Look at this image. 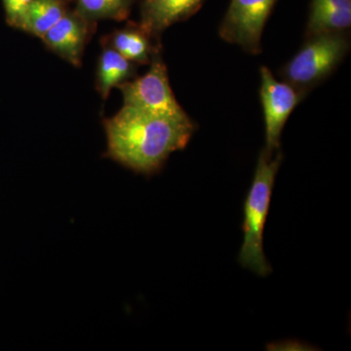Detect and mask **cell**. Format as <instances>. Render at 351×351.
Instances as JSON below:
<instances>
[{
    "instance_id": "8",
    "label": "cell",
    "mask_w": 351,
    "mask_h": 351,
    "mask_svg": "<svg viewBox=\"0 0 351 351\" xmlns=\"http://www.w3.org/2000/svg\"><path fill=\"white\" fill-rule=\"evenodd\" d=\"M205 0H144L141 27L149 36L160 34L199 10Z\"/></svg>"
},
{
    "instance_id": "11",
    "label": "cell",
    "mask_w": 351,
    "mask_h": 351,
    "mask_svg": "<svg viewBox=\"0 0 351 351\" xmlns=\"http://www.w3.org/2000/svg\"><path fill=\"white\" fill-rule=\"evenodd\" d=\"M149 38L141 25L128 27L113 32L110 46L133 64H147L152 55Z\"/></svg>"
},
{
    "instance_id": "10",
    "label": "cell",
    "mask_w": 351,
    "mask_h": 351,
    "mask_svg": "<svg viewBox=\"0 0 351 351\" xmlns=\"http://www.w3.org/2000/svg\"><path fill=\"white\" fill-rule=\"evenodd\" d=\"M134 64L122 57L112 46L106 45L99 57L96 73L97 90L104 100L113 88L119 87L133 75Z\"/></svg>"
},
{
    "instance_id": "1",
    "label": "cell",
    "mask_w": 351,
    "mask_h": 351,
    "mask_svg": "<svg viewBox=\"0 0 351 351\" xmlns=\"http://www.w3.org/2000/svg\"><path fill=\"white\" fill-rule=\"evenodd\" d=\"M108 156L143 174L160 169L171 154L188 145L195 124L124 106L105 120Z\"/></svg>"
},
{
    "instance_id": "14",
    "label": "cell",
    "mask_w": 351,
    "mask_h": 351,
    "mask_svg": "<svg viewBox=\"0 0 351 351\" xmlns=\"http://www.w3.org/2000/svg\"><path fill=\"white\" fill-rule=\"evenodd\" d=\"M8 24L21 29L32 0H2Z\"/></svg>"
},
{
    "instance_id": "7",
    "label": "cell",
    "mask_w": 351,
    "mask_h": 351,
    "mask_svg": "<svg viewBox=\"0 0 351 351\" xmlns=\"http://www.w3.org/2000/svg\"><path fill=\"white\" fill-rule=\"evenodd\" d=\"M88 22L80 14L66 12L41 40L73 66H82L83 51L88 36Z\"/></svg>"
},
{
    "instance_id": "5",
    "label": "cell",
    "mask_w": 351,
    "mask_h": 351,
    "mask_svg": "<svg viewBox=\"0 0 351 351\" xmlns=\"http://www.w3.org/2000/svg\"><path fill=\"white\" fill-rule=\"evenodd\" d=\"M276 1L232 0L219 27V36L247 52L258 54L262 51L263 27Z\"/></svg>"
},
{
    "instance_id": "2",
    "label": "cell",
    "mask_w": 351,
    "mask_h": 351,
    "mask_svg": "<svg viewBox=\"0 0 351 351\" xmlns=\"http://www.w3.org/2000/svg\"><path fill=\"white\" fill-rule=\"evenodd\" d=\"M281 161L282 154L279 152L274 159L265 149L261 152L255 176L244 202V240L239 262L244 269L262 277L271 274V265L263 251V232Z\"/></svg>"
},
{
    "instance_id": "9",
    "label": "cell",
    "mask_w": 351,
    "mask_h": 351,
    "mask_svg": "<svg viewBox=\"0 0 351 351\" xmlns=\"http://www.w3.org/2000/svg\"><path fill=\"white\" fill-rule=\"evenodd\" d=\"M350 25L351 0H313L307 23L308 38L343 32Z\"/></svg>"
},
{
    "instance_id": "6",
    "label": "cell",
    "mask_w": 351,
    "mask_h": 351,
    "mask_svg": "<svg viewBox=\"0 0 351 351\" xmlns=\"http://www.w3.org/2000/svg\"><path fill=\"white\" fill-rule=\"evenodd\" d=\"M261 101L265 123V151L272 156V152L278 151L284 126L304 92L287 82H278L267 66L261 68Z\"/></svg>"
},
{
    "instance_id": "12",
    "label": "cell",
    "mask_w": 351,
    "mask_h": 351,
    "mask_svg": "<svg viewBox=\"0 0 351 351\" xmlns=\"http://www.w3.org/2000/svg\"><path fill=\"white\" fill-rule=\"evenodd\" d=\"M66 13L61 0H32L21 29L41 39Z\"/></svg>"
},
{
    "instance_id": "13",
    "label": "cell",
    "mask_w": 351,
    "mask_h": 351,
    "mask_svg": "<svg viewBox=\"0 0 351 351\" xmlns=\"http://www.w3.org/2000/svg\"><path fill=\"white\" fill-rule=\"evenodd\" d=\"M133 0H77V12L87 21L123 20Z\"/></svg>"
},
{
    "instance_id": "3",
    "label": "cell",
    "mask_w": 351,
    "mask_h": 351,
    "mask_svg": "<svg viewBox=\"0 0 351 351\" xmlns=\"http://www.w3.org/2000/svg\"><path fill=\"white\" fill-rule=\"evenodd\" d=\"M348 50V38L341 32L311 36L284 66V80L304 91L327 77L341 63Z\"/></svg>"
},
{
    "instance_id": "4",
    "label": "cell",
    "mask_w": 351,
    "mask_h": 351,
    "mask_svg": "<svg viewBox=\"0 0 351 351\" xmlns=\"http://www.w3.org/2000/svg\"><path fill=\"white\" fill-rule=\"evenodd\" d=\"M124 106L145 112L165 115L172 119L191 120L178 103L171 88L167 68L158 55H154L147 73L119 86Z\"/></svg>"
}]
</instances>
